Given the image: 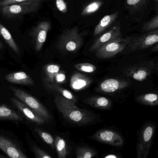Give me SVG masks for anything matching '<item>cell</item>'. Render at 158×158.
Segmentation results:
<instances>
[{
  "label": "cell",
  "mask_w": 158,
  "mask_h": 158,
  "mask_svg": "<svg viewBox=\"0 0 158 158\" xmlns=\"http://www.w3.org/2000/svg\"><path fill=\"white\" fill-rule=\"evenodd\" d=\"M156 63L152 60L139 62L126 67L122 71L125 76L138 81H143L150 77L156 70Z\"/></svg>",
  "instance_id": "4"
},
{
  "label": "cell",
  "mask_w": 158,
  "mask_h": 158,
  "mask_svg": "<svg viewBox=\"0 0 158 158\" xmlns=\"http://www.w3.org/2000/svg\"><path fill=\"white\" fill-rule=\"evenodd\" d=\"M130 81L122 79H110L105 80L97 89L99 92L112 93L127 88L131 85Z\"/></svg>",
  "instance_id": "10"
},
{
  "label": "cell",
  "mask_w": 158,
  "mask_h": 158,
  "mask_svg": "<svg viewBox=\"0 0 158 158\" xmlns=\"http://www.w3.org/2000/svg\"><path fill=\"white\" fill-rule=\"evenodd\" d=\"M156 125L154 122H146L138 135L136 146V157L137 158H148L153 145L156 134Z\"/></svg>",
  "instance_id": "2"
},
{
  "label": "cell",
  "mask_w": 158,
  "mask_h": 158,
  "mask_svg": "<svg viewBox=\"0 0 158 158\" xmlns=\"http://www.w3.org/2000/svg\"><path fill=\"white\" fill-rule=\"evenodd\" d=\"M118 15V12L117 11L111 15H107L104 17L95 27L94 31V35L97 36L104 32L115 21Z\"/></svg>",
  "instance_id": "19"
},
{
  "label": "cell",
  "mask_w": 158,
  "mask_h": 158,
  "mask_svg": "<svg viewBox=\"0 0 158 158\" xmlns=\"http://www.w3.org/2000/svg\"><path fill=\"white\" fill-rule=\"evenodd\" d=\"M85 103L91 106L101 109H109L112 103L110 99L102 96H92L85 100Z\"/></svg>",
  "instance_id": "18"
},
{
  "label": "cell",
  "mask_w": 158,
  "mask_h": 158,
  "mask_svg": "<svg viewBox=\"0 0 158 158\" xmlns=\"http://www.w3.org/2000/svg\"><path fill=\"white\" fill-rule=\"evenodd\" d=\"M158 43V28L151 30L138 36L132 37L125 49V53L141 51L155 45Z\"/></svg>",
  "instance_id": "3"
},
{
  "label": "cell",
  "mask_w": 158,
  "mask_h": 158,
  "mask_svg": "<svg viewBox=\"0 0 158 158\" xmlns=\"http://www.w3.org/2000/svg\"><path fill=\"white\" fill-rule=\"evenodd\" d=\"M10 88L14 92V95L18 99L29 107L35 113L45 119L47 121L52 119V116L46 108L31 95L16 87L11 86Z\"/></svg>",
  "instance_id": "6"
},
{
  "label": "cell",
  "mask_w": 158,
  "mask_h": 158,
  "mask_svg": "<svg viewBox=\"0 0 158 158\" xmlns=\"http://www.w3.org/2000/svg\"><path fill=\"white\" fill-rule=\"evenodd\" d=\"M66 82V78L65 72L60 70L55 77L54 83L61 85L65 83Z\"/></svg>",
  "instance_id": "32"
},
{
  "label": "cell",
  "mask_w": 158,
  "mask_h": 158,
  "mask_svg": "<svg viewBox=\"0 0 158 158\" xmlns=\"http://www.w3.org/2000/svg\"><path fill=\"white\" fill-rule=\"evenodd\" d=\"M156 70L158 72V62L157 64H156Z\"/></svg>",
  "instance_id": "38"
},
{
  "label": "cell",
  "mask_w": 158,
  "mask_h": 158,
  "mask_svg": "<svg viewBox=\"0 0 158 158\" xmlns=\"http://www.w3.org/2000/svg\"><path fill=\"white\" fill-rule=\"evenodd\" d=\"M33 152L35 155V157L37 158H52L50 155L46 153L42 149L39 148L36 146L33 147Z\"/></svg>",
  "instance_id": "31"
},
{
  "label": "cell",
  "mask_w": 158,
  "mask_h": 158,
  "mask_svg": "<svg viewBox=\"0 0 158 158\" xmlns=\"http://www.w3.org/2000/svg\"><path fill=\"white\" fill-rule=\"evenodd\" d=\"M0 35L14 52H15L16 53H19V49L15 40L12 37L11 33L6 28V27L2 25L1 23H0Z\"/></svg>",
  "instance_id": "22"
},
{
  "label": "cell",
  "mask_w": 158,
  "mask_h": 158,
  "mask_svg": "<svg viewBox=\"0 0 158 158\" xmlns=\"http://www.w3.org/2000/svg\"><path fill=\"white\" fill-rule=\"evenodd\" d=\"M43 0H30L19 3L3 6L1 8L2 14L8 18L15 17L35 12L40 6Z\"/></svg>",
  "instance_id": "7"
},
{
  "label": "cell",
  "mask_w": 158,
  "mask_h": 158,
  "mask_svg": "<svg viewBox=\"0 0 158 158\" xmlns=\"http://www.w3.org/2000/svg\"><path fill=\"white\" fill-rule=\"evenodd\" d=\"M0 149L8 157L13 158H27V157L10 140L0 135Z\"/></svg>",
  "instance_id": "13"
},
{
  "label": "cell",
  "mask_w": 158,
  "mask_h": 158,
  "mask_svg": "<svg viewBox=\"0 0 158 158\" xmlns=\"http://www.w3.org/2000/svg\"><path fill=\"white\" fill-rule=\"evenodd\" d=\"M93 140L113 146H122L123 139L117 132L110 130H100L90 137Z\"/></svg>",
  "instance_id": "9"
},
{
  "label": "cell",
  "mask_w": 158,
  "mask_h": 158,
  "mask_svg": "<svg viewBox=\"0 0 158 158\" xmlns=\"http://www.w3.org/2000/svg\"><path fill=\"white\" fill-rule=\"evenodd\" d=\"M7 81L11 83L25 85H34V81L26 72L23 71L13 72L5 76Z\"/></svg>",
  "instance_id": "16"
},
{
  "label": "cell",
  "mask_w": 158,
  "mask_h": 158,
  "mask_svg": "<svg viewBox=\"0 0 158 158\" xmlns=\"http://www.w3.org/2000/svg\"><path fill=\"white\" fill-rule=\"evenodd\" d=\"M131 39L132 37L123 38L120 36L98 49L96 51V55L100 59H108L113 57L124 51Z\"/></svg>",
  "instance_id": "8"
},
{
  "label": "cell",
  "mask_w": 158,
  "mask_h": 158,
  "mask_svg": "<svg viewBox=\"0 0 158 158\" xmlns=\"http://www.w3.org/2000/svg\"><path fill=\"white\" fill-rule=\"evenodd\" d=\"M103 4L102 1L98 0L92 2L84 8L81 12L82 15H87L95 13L100 8Z\"/></svg>",
  "instance_id": "27"
},
{
  "label": "cell",
  "mask_w": 158,
  "mask_h": 158,
  "mask_svg": "<svg viewBox=\"0 0 158 158\" xmlns=\"http://www.w3.org/2000/svg\"><path fill=\"white\" fill-rule=\"evenodd\" d=\"M118 157L117 156H115V155H109V156H107L105 157L106 158H117Z\"/></svg>",
  "instance_id": "36"
},
{
  "label": "cell",
  "mask_w": 158,
  "mask_h": 158,
  "mask_svg": "<svg viewBox=\"0 0 158 158\" xmlns=\"http://www.w3.org/2000/svg\"><path fill=\"white\" fill-rule=\"evenodd\" d=\"M28 1H30V0H2L0 2V6H4L19 3L23 2Z\"/></svg>",
  "instance_id": "34"
},
{
  "label": "cell",
  "mask_w": 158,
  "mask_h": 158,
  "mask_svg": "<svg viewBox=\"0 0 158 158\" xmlns=\"http://www.w3.org/2000/svg\"><path fill=\"white\" fill-rule=\"evenodd\" d=\"M3 45L2 42V41H0V50L3 48Z\"/></svg>",
  "instance_id": "37"
},
{
  "label": "cell",
  "mask_w": 158,
  "mask_h": 158,
  "mask_svg": "<svg viewBox=\"0 0 158 158\" xmlns=\"http://www.w3.org/2000/svg\"><path fill=\"white\" fill-rule=\"evenodd\" d=\"M35 131L36 132L39 134L40 137L43 139L44 141L48 144L50 145L52 147H55L54 140L52 136L46 132L38 128L35 129Z\"/></svg>",
  "instance_id": "29"
},
{
  "label": "cell",
  "mask_w": 158,
  "mask_h": 158,
  "mask_svg": "<svg viewBox=\"0 0 158 158\" xmlns=\"http://www.w3.org/2000/svg\"><path fill=\"white\" fill-rule=\"evenodd\" d=\"M51 28L49 21H42L39 23L34 30L33 33L35 48L39 52L42 48L47 38V33Z\"/></svg>",
  "instance_id": "11"
},
{
  "label": "cell",
  "mask_w": 158,
  "mask_h": 158,
  "mask_svg": "<svg viewBox=\"0 0 158 158\" xmlns=\"http://www.w3.org/2000/svg\"><path fill=\"white\" fill-rule=\"evenodd\" d=\"M149 0H126V4L132 12H139L143 9Z\"/></svg>",
  "instance_id": "26"
},
{
  "label": "cell",
  "mask_w": 158,
  "mask_h": 158,
  "mask_svg": "<svg viewBox=\"0 0 158 158\" xmlns=\"http://www.w3.org/2000/svg\"><path fill=\"white\" fill-rule=\"evenodd\" d=\"M150 51L151 52H153V53L158 52V43L152 47V48L150 49Z\"/></svg>",
  "instance_id": "35"
},
{
  "label": "cell",
  "mask_w": 158,
  "mask_h": 158,
  "mask_svg": "<svg viewBox=\"0 0 158 158\" xmlns=\"http://www.w3.org/2000/svg\"><path fill=\"white\" fill-rule=\"evenodd\" d=\"M157 158H158V150H157Z\"/></svg>",
  "instance_id": "39"
},
{
  "label": "cell",
  "mask_w": 158,
  "mask_h": 158,
  "mask_svg": "<svg viewBox=\"0 0 158 158\" xmlns=\"http://www.w3.org/2000/svg\"><path fill=\"white\" fill-rule=\"evenodd\" d=\"M0 119L23 121V119L15 110L3 105L0 106Z\"/></svg>",
  "instance_id": "20"
},
{
  "label": "cell",
  "mask_w": 158,
  "mask_h": 158,
  "mask_svg": "<svg viewBox=\"0 0 158 158\" xmlns=\"http://www.w3.org/2000/svg\"><path fill=\"white\" fill-rule=\"evenodd\" d=\"M56 4L58 10L63 13H66L68 11L66 3L64 0H56Z\"/></svg>",
  "instance_id": "33"
},
{
  "label": "cell",
  "mask_w": 158,
  "mask_h": 158,
  "mask_svg": "<svg viewBox=\"0 0 158 158\" xmlns=\"http://www.w3.org/2000/svg\"><path fill=\"white\" fill-rule=\"evenodd\" d=\"M55 147L56 148L57 156L59 158H65L68 154L66 143L64 139L56 136L54 140Z\"/></svg>",
  "instance_id": "24"
},
{
  "label": "cell",
  "mask_w": 158,
  "mask_h": 158,
  "mask_svg": "<svg viewBox=\"0 0 158 158\" xmlns=\"http://www.w3.org/2000/svg\"><path fill=\"white\" fill-rule=\"evenodd\" d=\"M11 101L16 107L29 119L38 124H43L47 121L40 115L35 113L29 107L22 103L19 99L15 97L11 98Z\"/></svg>",
  "instance_id": "14"
},
{
  "label": "cell",
  "mask_w": 158,
  "mask_h": 158,
  "mask_svg": "<svg viewBox=\"0 0 158 158\" xmlns=\"http://www.w3.org/2000/svg\"><path fill=\"white\" fill-rule=\"evenodd\" d=\"M60 68L61 66L56 64H48L44 66V69L45 76L44 81L54 83L55 77L60 71Z\"/></svg>",
  "instance_id": "23"
},
{
  "label": "cell",
  "mask_w": 158,
  "mask_h": 158,
  "mask_svg": "<svg viewBox=\"0 0 158 158\" xmlns=\"http://www.w3.org/2000/svg\"><path fill=\"white\" fill-rule=\"evenodd\" d=\"M93 82L91 78L79 72L74 73L70 81V86L74 91H80L90 86Z\"/></svg>",
  "instance_id": "15"
},
{
  "label": "cell",
  "mask_w": 158,
  "mask_h": 158,
  "mask_svg": "<svg viewBox=\"0 0 158 158\" xmlns=\"http://www.w3.org/2000/svg\"><path fill=\"white\" fill-rule=\"evenodd\" d=\"M121 35L119 26H115L111 29L98 38L90 48L91 52L96 51L98 49L110 42L113 41Z\"/></svg>",
  "instance_id": "12"
},
{
  "label": "cell",
  "mask_w": 158,
  "mask_h": 158,
  "mask_svg": "<svg viewBox=\"0 0 158 158\" xmlns=\"http://www.w3.org/2000/svg\"><path fill=\"white\" fill-rule=\"evenodd\" d=\"M45 88L51 92L57 93L59 95L63 96L71 101L74 104L77 103V97L68 90L61 87L59 84L55 83H50L44 81Z\"/></svg>",
  "instance_id": "17"
},
{
  "label": "cell",
  "mask_w": 158,
  "mask_h": 158,
  "mask_svg": "<svg viewBox=\"0 0 158 158\" xmlns=\"http://www.w3.org/2000/svg\"><path fill=\"white\" fill-rule=\"evenodd\" d=\"M155 16L146 22L142 28V31L145 32L158 28V0H155Z\"/></svg>",
  "instance_id": "25"
},
{
  "label": "cell",
  "mask_w": 158,
  "mask_h": 158,
  "mask_svg": "<svg viewBox=\"0 0 158 158\" xmlns=\"http://www.w3.org/2000/svg\"><path fill=\"white\" fill-rule=\"evenodd\" d=\"M54 103L64 118L69 122L78 125H84L93 121L92 113L85 109L79 108L75 104L61 96H56Z\"/></svg>",
  "instance_id": "1"
},
{
  "label": "cell",
  "mask_w": 158,
  "mask_h": 158,
  "mask_svg": "<svg viewBox=\"0 0 158 158\" xmlns=\"http://www.w3.org/2000/svg\"><path fill=\"white\" fill-rule=\"evenodd\" d=\"M75 67L78 70L86 73H92L96 70V67L88 63H80L75 65Z\"/></svg>",
  "instance_id": "30"
},
{
  "label": "cell",
  "mask_w": 158,
  "mask_h": 158,
  "mask_svg": "<svg viewBox=\"0 0 158 158\" xmlns=\"http://www.w3.org/2000/svg\"><path fill=\"white\" fill-rule=\"evenodd\" d=\"M95 156L94 150L85 147H79L76 152V156L77 158H92Z\"/></svg>",
  "instance_id": "28"
},
{
  "label": "cell",
  "mask_w": 158,
  "mask_h": 158,
  "mask_svg": "<svg viewBox=\"0 0 158 158\" xmlns=\"http://www.w3.org/2000/svg\"><path fill=\"white\" fill-rule=\"evenodd\" d=\"M135 100L141 105L156 106L158 105V95L155 93L144 94L137 96Z\"/></svg>",
  "instance_id": "21"
},
{
  "label": "cell",
  "mask_w": 158,
  "mask_h": 158,
  "mask_svg": "<svg viewBox=\"0 0 158 158\" xmlns=\"http://www.w3.org/2000/svg\"><path fill=\"white\" fill-rule=\"evenodd\" d=\"M83 44L81 36L77 27L67 30L62 33L58 41L57 48L61 52H76L80 49Z\"/></svg>",
  "instance_id": "5"
}]
</instances>
